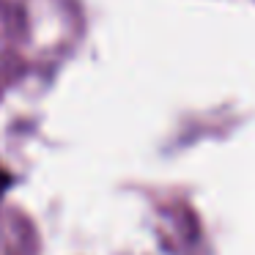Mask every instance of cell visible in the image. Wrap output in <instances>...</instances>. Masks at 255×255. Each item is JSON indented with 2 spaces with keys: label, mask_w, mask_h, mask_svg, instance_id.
Segmentation results:
<instances>
[{
  "label": "cell",
  "mask_w": 255,
  "mask_h": 255,
  "mask_svg": "<svg viewBox=\"0 0 255 255\" xmlns=\"http://www.w3.org/2000/svg\"><path fill=\"white\" fill-rule=\"evenodd\" d=\"M8 181H11V178H8V176H6V170L0 167V192H3V189L8 187Z\"/></svg>",
  "instance_id": "6da1fadb"
}]
</instances>
